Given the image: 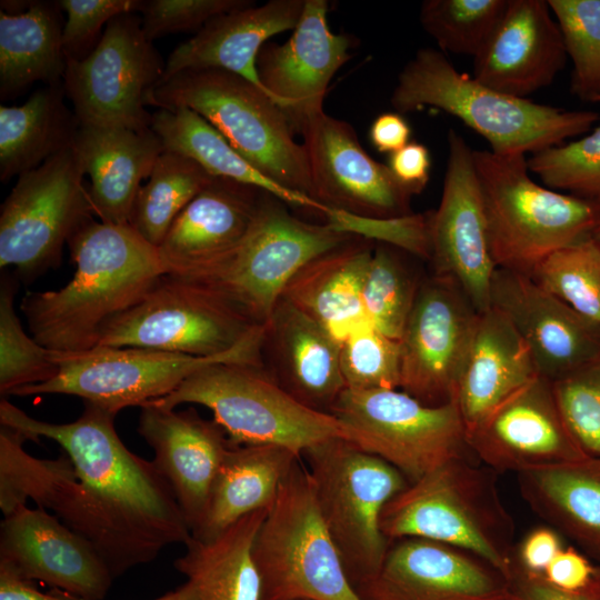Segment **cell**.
<instances>
[{"mask_svg": "<svg viewBox=\"0 0 600 600\" xmlns=\"http://www.w3.org/2000/svg\"><path fill=\"white\" fill-rule=\"evenodd\" d=\"M153 600H197L190 586L184 582L177 589L169 591Z\"/></svg>", "mask_w": 600, "mask_h": 600, "instance_id": "9f6ffc18", "label": "cell"}, {"mask_svg": "<svg viewBox=\"0 0 600 600\" xmlns=\"http://www.w3.org/2000/svg\"><path fill=\"white\" fill-rule=\"evenodd\" d=\"M573 70L571 92L588 102L600 99V0H548Z\"/></svg>", "mask_w": 600, "mask_h": 600, "instance_id": "7bdbcfd3", "label": "cell"}, {"mask_svg": "<svg viewBox=\"0 0 600 600\" xmlns=\"http://www.w3.org/2000/svg\"><path fill=\"white\" fill-rule=\"evenodd\" d=\"M301 458L323 522L356 589L382 564L390 542L380 528L381 513L409 481L393 466L344 438L314 444Z\"/></svg>", "mask_w": 600, "mask_h": 600, "instance_id": "9c48e42d", "label": "cell"}, {"mask_svg": "<svg viewBox=\"0 0 600 600\" xmlns=\"http://www.w3.org/2000/svg\"><path fill=\"white\" fill-rule=\"evenodd\" d=\"M292 600H307V599H292Z\"/></svg>", "mask_w": 600, "mask_h": 600, "instance_id": "680465c9", "label": "cell"}, {"mask_svg": "<svg viewBox=\"0 0 600 600\" xmlns=\"http://www.w3.org/2000/svg\"><path fill=\"white\" fill-rule=\"evenodd\" d=\"M304 0H270L220 14L174 48L158 82L188 69H220L263 89L257 58L268 40L298 24ZM266 92V91H264Z\"/></svg>", "mask_w": 600, "mask_h": 600, "instance_id": "4316f807", "label": "cell"}, {"mask_svg": "<svg viewBox=\"0 0 600 600\" xmlns=\"http://www.w3.org/2000/svg\"><path fill=\"white\" fill-rule=\"evenodd\" d=\"M507 3L508 0H426L419 19L442 50L474 58L493 32Z\"/></svg>", "mask_w": 600, "mask_h": 600, "instance_id": "b9f144b4", "label": "cell"}, {"mask_svg": "<svg viewBox=\"0 0 600 600\" xmlns=\"http://www.w3.org/2000/svg\"><path fill=\"white\" fill-rule=\"evenodd\" d=\"M62 82L36 91L22 106H0V180L31 171L72 146L79 121L63 102Z\"/></svg>", "mask_w": 600, "mask_h": 600, "instance_id": "8d00e7d4", "label": "cell"}, {"mask_svg": "<svg viewBox=\"0 0 600 600\" xmlns=\"http://www.w3.org/2000/svg\"><path fill=\"white\" fill-rule=\"evenodd\" d=\"M84 171L72 146L24 172L0 210V268L32 282L60 264L70 238L92 219Z\"/></svg>", "mask_w": 600, "mask_h": 600, "instance_id": "4fadbf2b", "label": "cell"}, {"mask_svg": "<svg viewBox=\"0 0 600 600\" xmlns=\"http://www.w3.org/2000/svg\"><path fill=\"white\" fill-rule=\"evenodd\" d=\"M330 414L346 440L393 466L409 483L472 457L456 401L431 407L400 389H344Z\"/></svg>", "mask_w": 600, "mask_h": 600, "instance_id": "8fae6325", "label": "cell"}, {"mask_svg": "<svg viewBox=\"0 0 600 600\" xmlns=\"http://www.w3.org/2000/svg\"><path fill=\"white\" fill-rule=\"evenodd\" d=\"M147 104L187 107L212 124L253 167L311 197L306 149L279 107L259 87L220 69H188L157 84ZM312 198V197H311Z\"/></svg>", "mask_w": 600, "mask_h": 600, "instance_id": "8992f818", "label": "cell"}, {"mask_svg": "<svg viewBox=\"0 0 600 600\" xmlns=\"http://www.w3.org/2000/svg\"><path fill=\"white\" fill-rule=\"evenodd\" d=\"M490 308L530 350L538 373L554 381L600 353V331L530 276L497 268Z\"/></svg>", "mask_w": 600, "mask_h": 600, "instance_id": "603a6c76", "label": "cell"}, {"mask_svg": "<svg viewBox=\"0 0 600 600\" xmlns=\"http://www.w3.org/2000/svg\"><path fill=\"white\" fill-rule=\"evenodd\" d=\"M261 600H362L350 582L299 458L253 542Z\"/></svg>", "mask_w": 600, "mask_h": 600, "instance_id": "30bf717a", "label": "cell"}, {"mask_svg": "<svg viewBox=\"0 0 600 600\" xmlns=\"http://www.w3.org/2000/svg\"><path fill=\"white\" fill-rule=\"evenodd\" d=\"M301 456L274 444H231L192 537L209 540L249 513L269 509Z\"/></svg>", "mask_w": 600, "mask_h": 600, "instance_id": "d6a6232c", "label": "cell"}, {"mask_svg": "<svg viewBox=\"0 0 600 600\" xmlns=\"http://www.w3.org/2000/svg\"><path fill=\"white\" fill-rule=\"evenodd\" d=\"M538 376L509 320L493 308L480 312L456 396L467 433Z\"/></svg>", "mask_w": 600, "mask_h": 600, "instance_id": "4dcf8cb0", "label": "cell"}, {"mask_svg": "<svg viewBox=\"0 0 600 600\" xmlns=\"http://www.w3.org/2000/svg\"><path fill=\"white\" fill-rule=\"evenodd\" d=\"M548 0H508L490 38L473 58V78L517 98L550 86L567 60Z\"/></svg>", "mask_w": 600, "mask_h": 600, "instance_id": "d4e9b609", "label": "cell"}, {"mask_svg": "<svg viewBox=\"0 0 600 600\" xmlns=\"http://www.w3.org/2000/svg\"><path fill=\"white\" fill-rule=\"evenodd\" d=\"M479 313L452 281H421L399 340V389L431 407L456 401Z\"/></svg>", "mask_w": 600, "mask_h": 600, "instance_id": "2e32d148", "label": "cell"}, {"mask_svg": "<svg viewBox=\"0 0 600 600\" xmlns=\"http://www.w3.org/2000/svg\"><path fill=\"white\" fill-rule=\"evenodd\" d=\"M141 0H61L67 19L62 29V47L67 58L83 59L97 46L102 27L113 18L142 10Z\"/></svg>", "mask_w": 600, "mask_h": 600, "instance_id": "7dc6e473", "label": "cell"}, {"mask_svg": "<svg viewBox=\"0 0 600 600\" xmlns=\"http://www.w3.org/2000/svg\"><path fill=\"white\" fill-rule=\"evenodd\" d=\"M258 327L216 294L164 274L139 302L104 326L97 347L217 357Z\"/></svg>", "mask_w": 600, "mask_h": 600, "instance_id": "9a60e30c", "label": "cell"}, {"mask_svg": "<svg viewBox=\"0 0 600 600\" xmlns=\"http://www.w3.org/2000/svg\"><path fill=\"white\" fill-rule=\"evenodd\" d=\"M439 207L429 218L433 276L456 283L478 312L490 308L493 260L473 150L453 129Z\"/></svg>", "mask_w": 600, "mask_h": 600, "instance_id": "e0dca14e", "label": "cell"}, {"mask_svg": "<svg viewBox=\"0 0 600 600\" xmlns=\"http://www.w3.org/2000/svg\"><path fill=\"white\" fill-rule=\"evenodd\" d=\"M73 278L62 288L27 292L21 310L31 336L53 351L98 346L104 326L167 274L158 248L129 224L87 221L70 238Z\"/></svg>", "mask_w": 600, "mask_h": 600, "instance_id": "7a4b0ae2", "label": "cell"}, {"mask_svg": "<svg viewBox=\"0 0 600 600\" xmlns=\"http://www.w3.org/2000/svg\"><path fill=\"white\" fill-rule=\"evenodd\" d=\"M340 366L346 389H399V340L367 326L341 342Z\"/></svg>", "mask_w": 600, "mask_h": 600, "instance_id": "f6af8a7d", "label": "cell"}, {"mask_svg": "<svg viewBox=\"0 0 600 600\" xmlns=\"http://www.w3.org/2000/svg\"><path fill=\"white\" fill-rule=\"evenodd\" d=\"M541 577L557 589L574 593H589L600 599L597 587L599 573L587 557L573 546L563 547Z\"/></svg>", "mask_w": 600, "mask_h": 600, "instance_id": "681fc988", "label": "cell"}, {"mask_svg": "<svg viewBox=\"0 0 600 600\" xmlns=\"http://www.w3.org/2000/svg\"><path fill=\"white\" fill-rule=\"evenodd\" d=\"M393 246H374L362 288V304L369 324L382 334L400 340L419 288Z\"/></svg>", "mask_w": 600, "mask_h": 600, "instance_id": "f35d334b", "label": "cell"}, {"mask_svg": "<svg viewBox=\"0 0 600 600\" xmlns=\"http://www.w3.org/2000/svg\"><path fill=\"white\" fill-rule=\"evenodd\" d=\"M72 148L84 174L100 221L128 224L141 182L148 179L163 148L150 129L80 124Z\"/></svg>", "mask_w": 600, "mask_h": 600, "instance_id": "f1b7e54d", "label": "cell"}, {"mask_svg": "<svg viewBox=\"0 0 600 600\" xmlns=\"http://www.w3.org/2000/svg\"><path fill=\"white\" fill-rule=\"evenodd\" d=\"M0 600H86L77 596L52 589L41 592L31 581L23 580L0 568Z\"/></svg>", "mask_w": 600, "mask_h": 600, "instance_id": "11a10c76", "label": "cell"}, {"mask_svg": "<svg viewBox=\"0 0 600 600\" xmlns=\"http://www.w3.org/2000/svg\"><path fill=\"white\" fill-rule=\"evenodd\" d=\"M312 194L332 210L372 220L410 216L411 196L362 148L353 127L326 112L303 129Z\"/></svg>", "mask_w": 600, "mask_h": 600, "instance_id": "ac0fdd59", "label": "cell"}, {"mask_svg": "<svg viewBox=\"0 0 600 600\" xmlns=\"http://www.w3.org/2000/svg\"><path fill=\"white\" fill-rule=\"evenodd\" d=\"M263 193L214 178L181 211L158 248L167 274H182L233 250L248 233Z\"/></svg>", "mask_w": 600, "mask_h": 600, "instance_id": "83f0119b", "label": "cell"}, {"mask_svg": "<svg viewBox=\"0 0 600 600\" xmlns=\"http://www.w3.org/2000/svg\"><path fill=\"white\" fill-rule=\"evenodd\" d=\"M562 549V537L558 531L549 526L537 527L514 547L513 564L527 573L542 576Z\"/></svg>", "mask_w": 600, "mask_h": 600, "instance_id": "f907efd6", "label": "cell"}, {"mask_svg": "<svg viewBox=\"0 0 600 600\" xmlns=\"http://www.w3.org/2000/svg\"><path fill=\"white\" fill-rule=\"evenodd\" d=\"M563 419L582 450L600 457V353L552 381Z\"/></svg>", "mask_w": 600, "mask_h": 600, "instance_id": "bcb514c9", "label": "cell"}, {"mask_svg": "<svg viewBox=\"0 0 600 600\" xmlns=\"http://www.w3.org/2000/svg\"><path fill=\"white\" fill-rule=\"evenodd\" d=\"M329 3L304 0L291 37L282 44L267 42L257 58V71L266 93L287 118L293 133L323 113L328 86L351 59L353 38L333 33L328 24Z\"/></svg>", "mask_w": 600, "mask_h": 600, "instance_id": "ffe728a7", "label": "cell"}, {"mask_svg": "<svg viewBox=\"0 0 600 600\" xmlns=\"http://www.w3.org/2000/svg\"><path fill=\"white\" fill-rule=\"evenodd\" d=\"M166 61L149 41L134 13L113 18L83 59H66L62 86L79 124L150 129L146 109Z\"/></svg>", "mask_w": 600, "mask_h": 600, "instance_id": "5bb4252c", "label": "cell"}, {"mask_svg": "<svg viewBox=\"0 0 600 600\" xmlns=\"http://www.w3.org/2000/svg\"><path fill=\"white\" fill-rule=\"evenodd\" d=\"M150 403L170 409L182 403L204 406L236 446L274 444L301 456L322 441L344 438L332 414L299 402L263 364H209L170 394Z\"/></svg>", "mask_w": 600, "mask_h": 600, "instance_id": "ba28073f", "label": "cell"}, {"mask_svg": "<svg viewBox=\"0 0 600 600\" xmlns=\"http://www.w3.org/2000/svg\"><path fill=\"white\" fill-rule=\"evenodd\" d=\"M214 178L196 161L163 150L138 191L128 224L159 248L177 217Z\"/></svg>", "mask_w": 600, "mask_h": 600, "instance_id": "74e56055", "label": "cell"}, {"mask_svg": "<svg viewBox=\"0 0 600 600\" xmlns=\"http://www.w3.org/2000/svg\"><path fill=\"white\" fill-rule=\"evenodd\" d=\"M341 342L313 319L280 299L264 324L261 356L271 377L302 404L330 413L346 389Z\"/></svg>", "mask_w": 600, "mask_h": 600, "instance_id": "484cf974", "label": "cell"}, {"mask_svg": "<svg viewBox=\"0 0 600 600\" xmlns=\"http://www.w3.org/2000/svg\"><path fill=\"white\" fill-rule=\"evenodd\" d=\"M517 482L547 526L600 561V457L527 470Z\"/></svg>", "mask_w": 600, "mask_h": 600, "instance_id": "1f68e13d", "label": "cell"}, {"mask_svg": "<svg viewBox=\"0 0 600 600\" xmlns=\"http://www.w3.org/2000/svg\"><path fill=\"white\" fill-rule=\"evenodd\" d=\"M356 590L362 600H512L509 581L488 563L419 538L390 541L378 572Z\"/></svg>", "mask_w": 600, "mask_h": 600, "instance_id": "7402d4cb", "label": "cell"}, {"mask_svg": "<svg viewBox=\"0 0 600 600\" xmlns=\"http://www.w3.org/2000/svg\"><path fill=\"white\" fill-rule=\"evenodd\" d=\"M387 166L400 186L412 197L421 193L428 184L431 156L424 144L410 141L389 154Z\"/></svg>", "mask_w": 600, "mask_h": 600, "instance_id": "816d5d0a", "label": "cell"}, {"mask_svg": "<svg viewBox=\"0 0 600 600\" xmlns=\"http://www.w3.org/2000/svg\"><path fill=\"white\" fill-rule=\"evenodd\" d=\"M380 528L389 542L419 538L446 543L511 578L513 520L497 472L470 459L451 460L409 483L384 506Z\"/></svg>", "mask_w": 600, "mask_h": 600, "instance_id": "277c9868", "label": "cell"}, {"mask_svg": "<svg viewBox=\"0 0 600 600\" xmlns=\"http://www.w3.org/2000/svg\"><path fill=\"white\" fill-rule=\"evenodd\" d=\"M253 4L248 0H150L144 1L141 26L146 38L197 30L211 19Z\"/></svg>", "mask_w": 600, "mask_h": 600, "instance_id": "c3c4849f", "label": "cell"}, {"mask_svg": "<svg viewBox=\"0 0 600 600\" xmlns=\"http://www.w3.org/2000/svg\"><path fill=\"white\" fill-rule=\"evenodd\" d=\"M263 336L264 326H260L233 350L217 357L113 347H96L77 353L59 352L60 371L53 379L19 388L10 396L70 394L117 414L124 408H141L170 394L191 374L209 364H262Z\"/></svg>", "mask_w": 600, "mask_h": 600, "instance_id": "7c38bea8", "label": "cell"}, {"mask_svg": "<svg viewBox=\"0 0 600 600\" xmlns=\"http://www.w3.org/2000/svg\"><path fill=\"white\" fill-rule=\"evenodd\" d=\"M116 413L84 401L72 422L34 419L2 398L0 424L39 442H57L67 460L39 507L50 509L99 553L113 579L149 563L191 531L153 461L131 452L114 428Z\"/></svg>", "mask_w": 600, "mask_h": 600, "instance_id": "6da1fadb", "label": "cell"}, {"mask_svg": "<svg viewBox=\"0 0 600 600\" xmlns=\"http://www.w3.org/2000/svg\"><path fill=\"white\" fill-rule=\"evenodd\" d=\"M17 274L2 272L0 282V393L41 384L60 371L59 352L28 336L14 310Z\"/></svg>", "mask_w": 600, "mask_h": 600, "instance_id": "ab89813d", "label": "cell"}, {"mask_svg": "<svg viewBox=\"0 0 600 600\" xmlns=\"http://www.w3.org/2000/svg\"><path fill=\"white\" fill-rule=\"evenodd\" d=\"M473 458L494 472L520 473L588 456L557 402L552 381L538 376L467 433Z\"/></svg>", "mask_w": 600, "mask_h": 600, "instance_id": "d6986e66", "label": "cell"}, {"mask_svg": "<svg viewBox=\"0 0 600 600\" xmlns=\"http://www.w3.org/2000/svg\"><path fill=\"white\" fill-rule=\"evenodd\" d=\"M527 162L548 188L600 202V126L576 141L532 153Z\"/></svg>", "mask_w": 600, "mask_h": 600, "instance_id": "ee69618b", "label": "cell"}, {"mask_svg": "<svg viewBox=\"0 0 600 600\" xmlns=\"http://www.w3.org/2000/svg\"><path fill=\"white\" fill-rule=\"evenodd\" d=\"M591 237L600 244V226L592 232Z\"/></svg>", "mask_w": 600, "mask_h": 600, "instance_id": "6f0895ef", "label": "cell"}, {"mask_svg": "<svg viewBox=\"0 0 600 600\" xmlns=\"http://www.w3.org/2000/svg\"><path fill=\"white\" fill-rule=\"evenodd\" d=\"M151 130L164 151L182 154L216 178L229 179L268 192L287 206L310 209L329 219L333 210L313 198L288 189L247 161L204 118L187 107L158 108Z\"/></svg>", "mask_w": 600, "mask_h": 600, "instance_id": "836d02e7", "label": "cell"}, {"mask_svg": "<svg viewBox=\"0 0 600 600\" xmlns=\"http://www.w3.org/2000/svg\"><path fill=\"white\" fill-rule=\"evenodd\" d=\"M512 600H600L589 593H574L557 589L541 576L520 570L513 564L509 580Z\"/></svg>", "mask_w": 600, "mask_h": 600, "instance_id": "f5cc1de1", "label": "cell"}, {"mask_svg": "<svg viewBox=\"0 0 600 600\" xmlns=\"http://www.w3.org/2000/svg\"><path fill=\"white\" fill-rule=\"evenodd\" d=\"M473 161L498 268L530 276L546 257L600 226V202L536 183L526 154L473 150Z\"/></svg>", "mask_w": 600, "mask_h": 600, "instance_id": "5b68a950", "label": "cell"}, {"mask_svg": "<svg viewBox=\"0 0 600 600\" xmlns=\"http://www.w3.org/2000/svg\"><path fill=\"white\" fill-rule=\"evenodd\" d=\"M374 246L360 236L306 263L288 282L281 299L313 319L342 342L370 326L362 288Z\"/></svg>", "mask_w": 600, "mask_h": 600, "instance_id": "f546056e", "label": "cell"}, {"mask_svg": "<svg viewBox=\"0 0 600 600\" xmlns=\"http://www.w3.org/2000/svg\"><path fill=\"white\" fill-rule=\"evenodd\" d=\"M138 432L152 448L153 463L171 487L191 534L200 526L214 480L231 447L224 430L194 408L141 407Z\"/></svg>", "mask_w": 600, "mask_h": 600, "instance_id": "cb8c5ba5", "label": "cell"}, {"mask_svg": "<svg viewBox=\"0 0 600 600\" xmlns=\"http://www.w3.org/2000/svg\"><path fill=\"white\" fill-rule=\"evenodd\" d=\"M401 114L426 107L449 113L486 139L498 154L536 153L589 131L599 114L566 110L499 92L459 72L443 53L419 49L390 97Z\"/></svg>", "mask_w": 600, "mask_h": 600, "instance_id": "3957f363", "label": "cell"}, {"mask_svg": "<svg viewBox=\"0 0 600 600\" xmlns=\"http://www.w3.org/2000/svg\"><path fill=\"white\" fill-rule=\"evenodd\" d=\"M353 237L327 222L300 220L284 202L264 192L248 233L233 250L173 277L203 288L254 324L264 326L292 277Z\"/></svg>", "mask_w": 600, "mask_h": 600, "instance_id": "52a82bcc", "label": "cell"}, {"mask_svg": "<svg viewBox=\"0 0 600 600\" xmlns=\"http://www.w3.org/2000/svg\"><path fill=\"white\" fill-rule=\"evenodd\" d=\"M59 2L31 1L24 9L0 11V96H17L30 84L62 82L66 56L62 47Z\"/></svg>", "mask_w": 600, "mask_h": 600, "instance_id": "d590c367", "label": "cell"}, {"mask_svg": "<svg viewBox=\"0 0 600 600\" xmlns=\"http://www.w3.org/2000/svg\"><path fill=\"white\" fill-rule=\"evenodd\" d=\"M411 127L399 112L379 114L370 126L369 139L381 153H393L410 142Z\"/></svg>", "mask_w": 600, "mask_h": 600, "instance_id": "db71d44e", "label": "cell"}, {"mask_svg": "<svg viewBox=\"0 0 600 600\" xmlns=\"http://www.w3.org/2000/svg\"><path fill=\"white\" fill-rule=\"evenodd\" d=\"M269 509L247 514L212 539L191 537L173 566L197 600H261L252 548Z\"/></svg>", "mask_w": 600, "mask_h": 600, "instance_id": "e575fe53", "label": "cell"}, {"mask_svg": "<svg viewBox=\"0 0 600 600\" xmlns=\"http://www.w3.org/2000/svg\"><path fill=\"white\" fill-rule=\"evenodd\" d=\"M0 568L86 600H102L113 577L94 548L44 508L21 506L0 526Z\"/></svg>", "mask_w": 600, "mask_h": 600, "instance_id": "44dd1931", "label": "cell"}, {"mask_svg": "<svg viewBox=\"0 0 600 600\" xmlns=\"http://www.w3.org/2000/svg\"><path fill=\"white\" fill-rule=\"evenodd\" d=\"M598 102H600V99L598 100Z\"/></svg>", "mask_w": 600, "mask_h": 600, "instance_id": "91938a15", "label": "cell"}, {"mask_svg": "<svg viewBox=\"0 0 600 600\" xmlns=\"http://www.w3.org/2000/svg\"><path fill=\"white\" fill-rule=\"evenodd\" d=\"M530 277L600 331V244L591 236L546 257Z\"/></svg>", "mask_w": 600, "mask_h": 600, "instance_id": "60d3db41", "label": "cell"}]
</instances>
